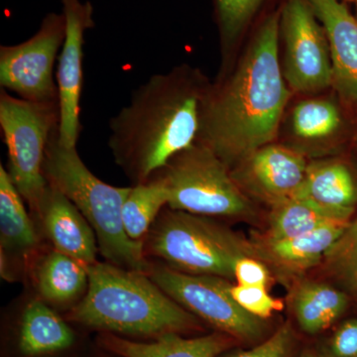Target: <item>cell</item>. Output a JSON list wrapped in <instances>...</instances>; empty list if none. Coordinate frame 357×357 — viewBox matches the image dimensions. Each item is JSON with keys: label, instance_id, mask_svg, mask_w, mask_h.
<instances>
[{"label": "cell", "instance_id": "obj_7", "mask_svg": "<svg viewBox=\"0 0 357 357\" xmlns=\"http://www.w3.org/2000/svg\"><path fill=\"white\" fill-rule=\"evenodd\" d=\"M58 128V102H30L0 89V130L8 154L7 174L32 213L49 185L45 158Z\"/></svg>", "mask_w": 357, "mask_h": 357}, {"label": "cell", "instance_id": "obj_16", "mask_svg": "<svg viewBox=\"0 0 357 357\" xmlns=\"http://www.w3.org/2000/svg\"><path fill=\"white\" fill-rule=\"evenodd\" d=\"M325 30L333 65V84L357 100V18L337 0H307Z\"/></svg>", "mask_w": 357, "mask_h": 357}, {"label": "cell", "instance_id": "obj_29", "mask_svg": "<svg viewBox=\"0 0 357 357\" xmlns=\"http://www.w3.org/2000/svg\"><path fill=\"white\" fill-rule=\"evenodd\" d=\"M317 352L319 357H357V319L342 321Z\"/></svg>", "mask_w": 357, "mask_h": 357}, {"label": "cell", "instance_id": "obj_3", "mask_svg": "<svg viewBox=\"0 0 357 357\" xmlns=\"http://www.w3.org/2000/svg\"><path fill=\"white\" fill-rule=\"evenodd\" d=\"M89 287L68 319L110 333L158 337L202 331L199 319L178 305L149 275L112 263L89 266Z\"/></svg>", "mask_w": 357, "mask_h": 357}, {"label": "cell", "instance_id": "obj_17", "mask_svg": "<svg viewBox=\"0 0 357 357\" xmlns=\"http://www.w3.org/2000/svg\"><path fill=\"white\" fill-rule=\"evenodd\" d=\"M105 351L121 357H218L236 344L234 337L220 332L185 338L180 333H167L152 342H137L105 333L98 340Z\"/></svg>", "mask_w": 357, "mask_h": 357}, {"label": "cell", "instance_id": "obj_22", "mask_svg": "<svg viewBox=\"0 0 357 357\" xmlns=\"http://www.w3.org/2000/svg\"><path fill=\"white\" fill-rule=\"evenodd\" d=\"M297 198L333 208H354L357 182L349 167L338 160H321L307 164L306 176Z\"/></svg>", "mask_w": 357, "mask_h": 357}, {"label": "cell", "instance_id": "obj_23", "mask_svg": "<svg viewBox=\"0 0 357 357\" xmlns=\"http://www.w3.org/2000/svg\"><path fill=\"white\" fill-rule=\"evenodd\" d=\"M169 198L168 187L159 175L131 187L122 208V220L132 241H144L155 220L168 206Z\"/></svg>", "mask_w": 357, "mask_h": 357}, {"label": "cell", "instance_id": "obj_28", "mask_svg": "<svg viewBox=\"0 0 357 357\" xmlns=\"http://www.w3.org/2000/svg\"><path fill=\"white\" fill-rule=\"evenodd\" d=\"M232 297L243 310L257 318L269 319L274 312L284 309V302L270 295L267 288L232 284Z\"/></svg>", "mask_w": 357, "mask_h": 357}, {"label": "cell", "instance_id": "obj_12", "mask_svg": "<svg viewBox=\"0 0 357 357\" xmlns=\"http://www.w3.org/2000/svg\"><path fill=\"white\" fill-rule=\"evenodd\" d=\"M307 167L304 155L271 143L248 155L230 174L248 198L271 208L297 196Z\"/></svg>", "mask_w": 357, "mask_h": 357}, {"label": "cell", "instance_id": "obj_25", "mask_svg": "<svg viewBox=\"0 0 357 357\" xmlns=\"http://www.w3.org/2000/svg\"><path fill=\"white\" fill-rule=\"evenodd\" d=\"M342 124L340 110L326 100H307L296 105L292 114L293 132L300 139L324 140L337 132Z\"/></svg>", "mask_w": 357, "mask_h": 357}, {"label": "cell", "instance_id": "obj_24", "mask_svg": "<svg viewBox=\"0 0 357 357\" xmlns=\"http://www.w3.org/2000/svg\"><path fill=\"white\" fill-rule=\"evenodd\" d=\"M321 267L338 288L357 300V217L326 252Z\"/></svg>", "mask_w": 357, "mask_h": 357}, {"label": "cell", "instance_id": "obj_31", "mask_svg": "<svg viewBox=\"0 0 357 357\" xmlns=\"http://www.w3.org/2000/svg\"><path fill=\"white\" fill-rule=\"evenodd\" d=\"M300 357H319L318 352L310 351V349H307L301 354Z\"/></svg>", "mask_w": 357, "mask_h": 357}, {"label": "cell", "instance_id": "obj_13", "mask_svg": "<svg viewBox=\"0 0 357 357\" xmlns=\"http://www.w3.org/2000/svg\"><path fill=\"white\" fill-rule=\"evenodd\" d=\"M33 215L41 223L45 236L56 250L88 266L98 262L95 231L83 213L63 192L49 184Z\"/></svg>", "mask_w": 357, "mask_h": 357}, {"label": "cell", "instance_id": "obj_10", "mask_svg": "<svg viewBox=\"0 0 357 357\" xmlns=\"http://www.w3.org/2000/svg\"><path fill=\"white\" fill-rule=\"evenodd\" d=\"M316 17L307 0H288L282 10L284 77L291 88L302 93L321 91L333 84L330 47Z\"/></svg>", "mask_w": 357, "mask_h": 357}, {"label": "cell", "instance_id": "obj_26", "mask_svg": "<svg viewBox=\"0 0 357 357\" xmlns=\"http://www.w3.org/2000/svg\"><path fill=\"white\" fill-rule=\"evenodd\" d=\"M261 2L262 0H215L218 24L225 44L236 40Z\"/></svg>", "mask_w": 357, "mask_h": 357}, {"label": "cell", "instance_id": "obj_9", "mask_svg": "<svg viewBox=\"0 0 357 357\" xmlns=\"http://www.w3.org/2000/svg\"><path fill=\"white\" fill-rule=\"evenodd\" d=\"M66 37L64 13L45 16L38 31L15 45L0 47V89L23 100L58 102L54 66Z\"/></svg>", "mask_w": 357, "mask_h": 357}, {"label": "cell", "instance_id": "obj_19", "mask_svg": "<svg viewBox=\"0 0 357 357\" xmlns=\"http://www.w3.org/2000/svg\"><path fill=\"white\" fill-rule=\"evenodd\" d=\"M31 271L40 297L47 304L74 307L88 290V265L55 248L38 256Z\"/></svg>", "mask_w": 357, "mask_h": 357}, {"label": "cell", "instance_id": "obj_27", "mask_svg": "<svg viewBox=\"0 0 357 357\" xmlns=\"http://www.w3.org/2000/svg\"><path fill=\"white\" fill-rule=\"evenodd\" d=\"M297 338L290 324L282 325L273 335L248 351L225 352L218 357H293Z\"/></svg>", "mask_w": 357, "mask_h": 357}, {"label": "cell", "instance_id": "obj_1", "mask_svg": "<svg viewBox=\"0 0 357 357\" xmlns=\"http://www.w3.org/2000/svg\"><path fill=\"white\" fill-rule=\"evenodd\" d=\"M279 35L280 15L272 14L236 73L204 98L198 141L230 170L276 137L290 96L279 58Z\"/></svg>", "mask_w": 357, "mask_h": 357}, {"label": "cell", "instance_id": "obj_2", "mask_svg": "<svg viewBox=\"0 0 357 357\" xmlns=\"http://www.w3.org/2000/svg\"><path fill=\"white\" fill-rule=\"evenodd\" d=\"M208 89L187 70L153 75L112 117L109 147L133 185L147 182L198 142Z\"/></svg>", "mask_w": 357, "mask_h": 357}, {"label": "cell", "instance_id": "obj_18", "mask_svg": "<svg viewBox=\"0 0 357 357\" xmlns=\"http://www.w3.org/2000/svg\"><path fill=\"white\" fill-rule=\"evenodd\" d=\"M351 297L326 282L305 277L293 281L289 305L302 332L316 335L325 332L347 311Z\"/></svg>", "mask_w": 357, "mask_h": 357}, {"label": "cell", "instance_id": "obj_20", "mask_svg": "<svg viewBox=\"0 0 357 357\" xmlns=\"http://www.w3.org/2000/svg\"><path fill=\"white\" fill-rule=\"evenodd\" d=\"M354 208H333L304 198L288 199L270 208L263 237L272 241L292 238L326 225L351 222Z\"/></svg>", "mask_w": 357, "mask_h": 357}, {"label": "cell", "instance_id": "obj_30", "mask_svg": "<svg viewBox=\"0 0 357 357\" xmlns=\"http://www.w3.org/2000/svg\"><path fill=\"white\" fill-rule=\"evenodd\" d=\"M272 279L273 274L269 267L253 256L241 258L234 266V280L239 285L268 288Z\"/></svg>", "mask_w": 357, "mask_h": 357}, {"label": "cell", "instance_id": "obj_14", "mask_svg": "<svg viewBox=\"0 0 357 357\" xmlns=\"http://www.w3.org/2000/svg\"><path fill=\"white\" fill-rule=\"evenodd\" d=\"M349 223L326 225L292 238L272 241L257 236L251 241L256 258L264 262L272 274L293 282L304 277L312 268L321 266L326 252Z\"/></svg>", "mask_w": 357, "mask_h": 357}, {"label": "cell", "instance_id": "obj_8", "mask_svg": "<svg viewBox=\"0 0 357 357\" xmlns=\"http://www.w3.org/2000/svg\"><path fill=\"white\" fill-rule=\"evenodd\" d=\"M148 275L169 297L217 332L243 344H257L266 340L267 319L249 314L237 304L230 293L231 281L183 273L164 264H152Z\"/></svg>", "mask_w": 357, "mask_h": 357}, {"label": "cell", "instance_id": "obj_15", "mask_svg": "<svg viewBox=\"0 0 357 357\" xmlns=\"http://www.w3.org/2000/svg\"><path fill=\"white\" fill-rule=\"evenodd\" d=\"M24 202L6 169L0 166V248L6 278L13 264L31 269L39 255L40 237Z\"/></svg>", "mask_w": 357, "mask_h": 357}, {"label": "cell", "instance_id": "obj_5", "mask_svg": "<svg viewBox=\"0 0 357 357\" xmlns=\"http://www.w3.org/2000/svg\"><path fill=\"white\" fill-rule=\"evenodd\" d=\"M145 255L176 271L234 280V266L245 256L256 257L251 239L215 218L174 211L166 206L144 241Z\"/></svg>", "mask_w": 357, "mask_h": 357}, {"label": "cell", "instance_id": "obj_4", "mask_svg": "<svg viewBox=\"0 0 357 357\" xmlns=\"http://www.w3.org/2000/svg\"><path fill=\"white\" fill-rule=\"evenodd\" d=\"M44 174L49 184L63 192L83 213L95 231L98 251L107 262L136 271L149 272L143 241L126 234L122 208L131 187H114L100 180L84 165L77 147H66L58 132L47 148Z\"/></svg>", "mask_w": 357, "mask_h": 357}, {"label": "cell", "instance_id": "obj_6", "mask_svg": "<svg viewBox=\"0 0 357 357\" xmlns=\"http://www.w3.org/2000/svg\"><path fill=\"white\" fill-rule=\"evenodd\" d=\"M156 175L170 192L168 208L211 218L252 220L255 208L225 165L201 142L174 157Z\"/></svg>", "mask_w": 357, "mask_h": 357}, {"label": "cell", "instance_id": "obj_11", "mask_svg": "<svg viewBox=\"0 0 357 357\" xmlns=\"http://www.w3.org/2000/svg\"><path fill=\"white\" fill-rule=\"evenodd\" d=\"M66 37L58 58V140L66 147H77L82 126L79 102L84 84V35L95 26L91 2L62 0Z\"/></svg>", "mask_w": 357, "mask_h": 357}, {"label": "cell", "instance_id": "obj_21", "mask_svg": "<svg viewBox=\"0 0 357 357\" xmlns=\"http://www.w3.org/2000/svg\"><path fill=\"white\" fill-rule=\"evenodd\" d=\"M75 342V333L43 300H32L21 316L18 347L21 354L39 356L65 351Z\"/></svg>", "mask_w": 357, "mask_h": 357}]
</instances>
